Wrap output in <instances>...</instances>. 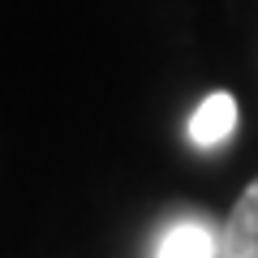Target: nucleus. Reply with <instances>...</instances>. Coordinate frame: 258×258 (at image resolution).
I'll use <instances>...</instances> for the list:
<instances>
[{"label":"nucleus","instance_id":"1","mask_svg":"<svg viewBox=\"0 0 258 258\" xmlns=\"http://www.w3.org/2000/svg\"><path fill=\"white\" fill-rule=\"evenodd\" d=\"M232 129H237V99L228 91H215L189 116V142L198 151H215L232 138Z\"/></svg>","mask_w":258,"mask_h":258},{"label":"nucleus","instance_id":"2","mask_svg":"<svg viewBox=\"0 0 258 258\" xmlns=\"http://www.w3.org/2000/svg\"><path fill=\"white\" fill-rule=\"evenodd\" d=\"M220 258H258V181L237 198L220 237Z\"/></svg>","mask_w":258,"mask_h":258},{"label":"nucleus","instance_id":"3","mask_svg":"<svg viewBox=\"0 0 258 258\" xmlns=\"http://www.w3.org/2000/svg\"><path fill=\"white\" fill-rule=\"evenodd\" d=\"M220 254V241L207 228L203 220H181L159 237L155 258H215Z\"/></svg>","mask_w":258,"mask_h":258}]
</instances>
